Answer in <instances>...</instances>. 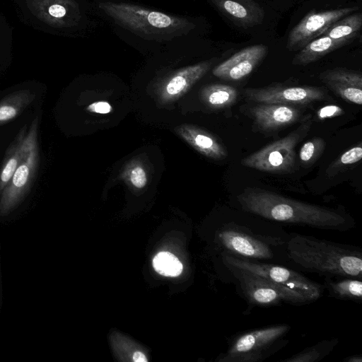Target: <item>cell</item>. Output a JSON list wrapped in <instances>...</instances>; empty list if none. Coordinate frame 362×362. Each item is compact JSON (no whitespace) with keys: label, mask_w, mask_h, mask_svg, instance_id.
Instances as JSON below:
<instances>
[{"label":"cell","mask_w":362,"mask_h":362,"mask_svg":"<svg viewBox=\"0 0 362 362\" xmlns=\"http://www.w3.org/2000/svg\"><path fill=\"white\" fill-rule=\"evenodd\" d=\"M132 184L138 189L144 187L147 182V177L144 169L139 165L134 167L129 175Z\"/></svg>","instance_id":"obj_31"},{"label":"cell","mask_w":362,"mask_h":362,"mask_svg":"<svg viewBox=\"0 0 362 362\" xmlns=\"http://www.w3.org/2000/svg\"><path fill=\"white\" fill-rule=\"evenodd\" d=\"M243 95L249 103H279L293 106H305L314 102L332 100L323 87L291 86L282 83L262 88H247L243 90Z\"/></svg>","instance_id":"obj_11"},{"label":"cell","mask_w":362,"mask_h":362,"mask_svg":"<svg viewBox=\"0 0 362 362\" xmlns=\"http://www.w3.org/2000/svg\"><path fill=\"white\" fill-rule=\"evenodd\" d=\"M12 4L23 24L49 35H71L83 20L78 0H12Z\"/></svg>","instance_id":"obj_4"},{"label":"cell","mask_w":362,"mask_h":362,"mask_svg":"<svg viewBox=\"0 0 362 362\" xmlns=\"http://www.w3.org/2000/svg\"><path fill=\"white\" fill-rule=\"evenodd\" d=\"M325 141L321 137H313L301 146L299 158L301 164L308 167L315 163L324 152Z\"/></svg>","instance_id":"obj_28"},{"label":"cell","mask_w":362,"mask_h":362,"mask_svg":"<svg viewBox=\"0 0 362 362\" xmlns=\"http://www.w3.org/2000/svg\"><path fill=\"white\" fill-rule=\"evenodd\" d=\"M291 327L286 323L240 332L231 336L226 352L220 362H262L274 355L289 340L286 337Z\"/></svg>","instance_id":"obj_6"},{"label":"cell","mask_w":362,"mask_h":362,"mask_svg":"<svg viewBox=\"0 0 362 362\" xmlns=\"http://www.w3.org/2000/svg\"><path fill=\"white\" fill-rule=\"evenodd\" d=\"M312 124V118L301 122L286 136L243 158L241 164L269 173H291L296 167V147L308 135Z\"/></svg>","instance_id":"obj_10"},{"label":"cell","mask_w":362,"mask_h":362,"mask_svg":"<svg viewBox=\"0 0 362 362\" xmlns=\"http://www.w3.org/2000/svg\"><path fill=\"white\" fill-rule=\"evenodd\" d=\"M238 209L216 223L211 233L215 248L220 254L287 266L289 233L281 223Z\"/></svg>","instance_id":"obj_1"},{"label":"cell","mask_w":362,"mask_h":362,"mask_svg":"<svg viewBox=\"0 0 362 362\" xmlns=\"http://www.w3.org/2000/svg\"><path fill=\"white\" fill-rule=\"evenodd\" d=\"M13 28L0 11V69L6 66L12 56Z\"/></svg>","instance_id":"obj_27"},{"label":"cell","mask_w":362,"mask_h":362,"mask_svg":"<svg viewBox=\"0 0 362 362\" xmlns=\"http://www.w3.org/2000/svg\"><path fill=\"white\" fill-rule=\"evenodd\" d=\"M87 110L91 112L107 114L112 111V107L107 102L99 101L90 104Z\"/></svg>","instance_id":"obj_32"},{"label":"cell","mask_w":362,"mask_h":362,"mask_svg":"<svg viewBox=\"0 0 362 362\" xmlns=\"http://www.w3.org/2000/svg\"><path fill=\"white\" fill-rule=\"evenodd\" d=\"M287 267L324 277L362 278V250L350 244L289 233Z\"/></svg>","instance_id":"obj_3"},{"label":"cell","mask_w":362,"mask_h":362,"mask_svg":"<svg viewBox=\"0 0 362 362\" xmlns=\"http://www.w3.org/2000/svg\"><path fill=\"white\" fill-rule=\"evenodd\" d=\"M362 158L361 144L355 146L343 153L327 168V174L335 175L343 167L359 162Z\"/></svg>","instance_id":"obj_29"},{"label":"cell","mask_w":362,"mask_h":362,"mask_svg":"<svg viewBox=\"0 0 362 362\" xmlns=\"http://www.w3.org/2000/svg\"><path fill=\"white\" fill-rule=\"evenodd\" d=\"M349 42L350 41L332 39L321 35L300 49L293 57L292 64L305 66L313 63Z\"/></svg>","instance_id":"obj_20"},{"label":"cell","mask_w":362,"mask_h":362,"mask_svg":"<svg viewBox=\"0 0 362 362\" xmlns=\"http://www.w3.org/2000/svg\"><path fill=\"white\" fill-rule=\"evenodd\" d=\"M3 303V294H2V283H1V244H0V313Z\"/></svg>","instance_id":"obj_35"},{"label":"cell","mask_w":362,"mask_h":362,"mask_svg":"<svg viewBox=\"0 0 362 362\" xmlns=\"http://www.w3.org/2000/svg\"><path fill=\"white\" fill-rule=\"evenodd\" d=\"M28 127H21L8 146L0 168V194L8 185L15 170L25 157L28 148Z\"/></svg>","instance_id":"obj_19"},{"label":"cell","mask_w":362,"mask_h":362,"mask_svg":"<svg viewBox=\"0 0 362 362\" xmlns=\"http://www.w3.org/2000/svg\"><path fill=\"white\" fill-rule=\"evenodd\" d=\"M35 93L30 89H21L0 100V126L19 116L35 100Z\"/></svg>","instance_id":"obj_22"},{"label":"cell","mask_w":362,"mask_h":362,"mask_svg":"<svg viewBox=\"0 0 362 362\" xmlns=\"http://www.w3.org/2000/svg\"><path fill=\"white\" fill-rule=\"evenodd\" d=\"M345 362H361L362 356L361 354L349 356L344 360Z\"/></svg>","instance_id":"obj_34"},{"label":"cell","mask_w":362,"mask_h":362,"mask_svg":"<svg viewBox=\"0 0 362 362\" xmlns=\"http://www.w3.org/2000/svg\"><path fill=\"white\" fill-rule=\"evenodd\" d=\"M38 126L39 117H36L27 131V153L0 194V221L7 219L21 206L36 180L40 160Z\"/></svg>","instance_id":"obj_8"},{"label":"cell","mask_w":362,"mask_h":362,"mask_svg":"<svg viewBox=\"0 0 362 362\" xmlns=\"http://www.w3.org/2000/svg\"><path fill=\"white\" fill-rule=\"evenodd\" d=\"M240 110L252 120V130L262 134L278 132L312 118L301 106L279 103H250Z\"/></svg>","instance_id":"obj_12"},{"label":"cell","mask_w":362,"mask_h":362,"mask_svg":"<svg viewBox=\"0 0 362 362\" xmlns=\"http://www.w3.org/2000/svg\"><path fill=\"white\" fill-rule=\"evenodd\" d=\"M238 93L233 86L225 84H211L204 87L201 95L204 102L209 107L222 109L233 105L238 99Z\"/></svg>","instance_id":"obj_23"},{"label":"cell","mask_w":362,"mask_h":362,"mask_svg":"<svg viewBox=\"0 0 362 362\" xmlns=\"http://www.w3.org/2000/svg\"><path fill=\"white\" fill-rule=\"evenodd\" d=\"M229 283L248 305L257 307L279 306L283 304L300 306L313 303L307 296L291 289L275 286L255 276L221 264Z\"/></svg>","instance_id":"obj_9"},{"label":"cell","mask_w":362,"mask_h":362,"mask_svg":"<svg viewBox=\"0 0 362 362\" xmlns=\"http://www.w3.org/2000/svg\"><path fill=\"white\" fill-rule=\"evenodd\" d=\"M214 6L236 26L250 28L262 23L263 8L255 0H210Z\"/></svg>","instance_id":"obj_16"},{"label":"cell","mask_w":362,"mask_h":362,"mask_svg":"<svg viewBox=\"0 0 362 362\" xmlns=\"http://www.w3.org/2000/svg\"><path fill=\"white\" fill-rule=\"evenodd\" d=\"M337 338L323 339L306 347L300 351L279 361L281 362H319L327 357L337 346Z\"/></svg>","instance_id":"obj_25"},{"label":"cell","mask_w":362,"mask_h":362,"mask_svg":"<svg viewBox=\"0 0 362 362\" xmlns=\"http://www.w3.org/2000/svg\"><path fill=\"white\" fill-rule=\"evenodd\" d=\"M358 6L332 10L311 11L288 34L286 48L290 51L302 49L337 21L358 10Z\"/></svg>","instance_id":"obj_13"},{"label":"cell","mask_w":362,"mask_h":362,"mask_svg":"<svg viewBox=\"0 0 362 362\" xmlns=\"http://www.w3.org/2000/svg\"><path fill=\"white\" fill-rule=\"evenodd\" d=\"M344 110L337 105H328L320 108L316 112L319 120H325L344 114Z\"/></svg>","instance_id":"obj_30"},{"label":"cell","mask_w":362,"mask_h":362,"mask_svg":"<svg viewBox=\"0 0 362 362\" xmlns=\"http://www.w3.org/2000/svg\"><path fill=\"white\" fill-rule=\"evenodd\" d=\"M153 267L158 274L175 277L182 272V264L180 260L169 252H160L153 259Z\"/></svg>","instance_id":"obj_26"},{"label":"cell","mask_w":362,"mask_h":362,"mask_svg":"<svg viewBox=\"0 0 362 362\" xmlns=\"http://www.w3.org/2000/svg\"><path fill=\"white\" fill-rule=\"evenodd\" d=\"M323 286L328 296L339 300L361 303L362 281L353 277H324Z\"/></svg>","instance_id":"obj_21"},{"label":"cell","mask_w":362,"mask_h":362,"mask_svg":"<svg viewBox=\"0 0 362 362\" xmlns=\"http://www.w3.org/2000/svg\"><path fill=\"white\" fill-rule=\"evenodd\" d=\"M235 199L238 209L279 223L338 232L356 226L344 209L301 202L263 188L246 187Z\"/></svg>","instance_id":"obj_2"},{"label":"cell","mask_w":362,"mask_h":362,"mask_svg":"<svg viewBox=\"0 0 362 362\" xmlns=\"http://www.w3.org/2000/svg\"><path fill=\"white\" fill-rule=\"evenodd\" d=\"M319 78L343 100L358 105L362 104L361 72L337 67L322 71Z\"/></svg>","instance_id":"obj_15"},{"label":"cell","mask_w":362,"mask_h":362,"mask_svg":"<svg viewBox=\"0 0 362 362\" xmlns=\"http://www.w3.org/2000/svg\"><path fill=\"white\" fill-rule=\"evenodd\" d=\"M267 53L268 47L263 44L247 47L216 66L213 74L226 81L240 80L250 74Z\"/></svg>","instance_id":"obj_14"},{"label":"cell","mask_w":362,"mask_h":362,"mask_svg":"<svg viewBox=\"0 0 362 362\" xmlns=\"http://www.w3.org/2000/svg\"><path fill=\"white\" fill-rule=\"evenodd\" d=\"M132 360L134 362H147V358L144 353L136 351L134 353Z\"/></svg>","instance_id":"obj_33"},{"label":"cell","mask_w":362,"mask_h":362,"mask_svg":"<svg viewBox=\"0 0 362 362\" xmlns=\"http://www.w3.org/2000/svg\"><path fill=\"white\" fill-rule=\"evenodd\" d=\"M117 24L144 36L177 35L194 26L187 19L127 3H100Z\"/></svg>","instance_id":"obj_5"},{"label":"cell","mask_w":362,"mask_h":362,"mask_svg":"<svg viewBox=\"0 0 362 362\" xmlns=\"http://www.w3.org/2000/svg\"><path fill=\"white\" fill-rule=\"evenodd\" d=\"M362 27V14L361 12L349 14L337 21L325 30L322 35L332 39L351 41Z\"/></svg>","instance_id":"obj_24"},{"label":"cell","mask_w":362,"mask_h":362,"mask_svg":"<svg viewBox=\"0 0 362 362\" xmlns=\"http://www.w3.org/2000/svg\"><path fill=\"white\" fill-rule=\"evenodd\" d=\"M177 134L195 150L214 160H223L228 156L225 146L211 134L189 124L176 128Z\"/></svg>","instance_id":"obj_17"},{"label":"cell","mask_w":362,"mask_h":362,"mask_svg":"<svg viewBox=\"0 0 362 362\" xmlns=\"http://www.w3.org/2000/svg\"><path fill=\"white\" fill-rule=\"evenodd\" d=\"M221 264L255 276L281 288L298 291L313 302L325 291L322 284L285 265L251 260L221 253Z\"/></svg>","instance_id":"obj_7"},{"label":"cell","mask_w":362,"mask_h":362,"mask_svg":"<svg viewBox=\"0 0 362 362\" xmlns=\"http://www.w3.org/2000/svg\"><path fill=\"white\" fill-rule=\"evenodd\" d=\"M211 61L191 65L181 69L168 78L163 88V98L174 100L189 89L209 71Z\"/></svg>","instance_id":"obj_18"}]
</instances>
